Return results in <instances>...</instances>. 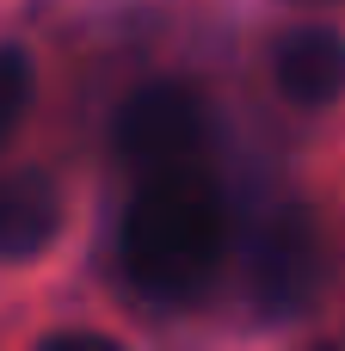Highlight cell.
<instances>
[{"label": "cell", "instance_id": "obj_2", "mask_svg": "<svg viewBox=\"0 0 345 351\" xmlns=\"http://www.w3.org/2000/svg\"><path fill=\"white\" fill-rule=\"evenodd\" d=\"M117 160L142 179L173 173V167H198V142H204V99L185 80H154L142 93H130V105L117 111Z\"/></svg>", "mask_w": 345, "mask_h": 351}, {"label": "cell", "instance_id": "obj_7", "mask_svg": "<svg viewBox=\"0 0 345 351\" xmlns=\"http://www.w3.org/2000/svg\"><path fill=\"white\" fill-rule=\"evenodd\" d=\"M68 346H80V351H117V339H105V333H49V339H43V351H68Z\"/></svg>", "mask_w": 345, "mask_h": 351}, {"label": "cell", "instance_id": "obj_3", "mask_svg": "<svg viewBox=\"0 0 345 351\" xmlns=\"http://www.w3.org/2000/svg\"><path fill=\"white\" fill-rule=\"evenodd\" d=\"M321 278H327V234H321V222L302 204L278 210L253 234V253H247V284H253L259 308L265 315H296V308L315 302Z\"/></svg>", "mask_w": 345, "mask_h": 351}, {"label": "cell", "instance_id": "obj_5", "mask_svg": "<svg viewBox=\"0 0 345 351\" xmlns=\"http://www.w3.org/2000/svg\"><path fill=\"white\" fill-rule=\"evenodd\" d=\"M62 234V191L49 173L19 167L0 179V265H25L37 259L49 241Z\"/></svg>", "mask_w": 345, "mask_h": 351}, {"label": "cell", "instance_id": "obj_1", "mask_svg": "<svg viewBox=\"0 0 345 351\" xmlns=\"http://www.w3.org/2000/svg\"><path fill=\"white\" fill-rule=\"evenodd\" d=\"M228 247V204L216 179L198 167H173L142 179L130 216H123V271L148 296H185L198 290Z\"/></svg>", "mask_w": 345, "mask_h": 351}, {"label": "cell", "instance_id": "obj_8", "mask_svg": "<svg viewBox=\"0 0 345 351\" xmlns=\"http://www.w3.org/2000/svg\"><path fill=\"white\" fill-rule=\"evenodd\" d=\"M290 6H321V0H290Z\"/></svg>", "mask_w": 345, "mask_h": 351}, {"label": "cell", "instance_id": "obj_6", "mask_svg": "<svg viewBox=\"0 0 345 351\" xmlns=\"http://www.w3.org/2000/svg\"><path fill=\"white\" fill-rule=\"evenodd\" d=\"M25 105H31V62L25 49H0V142L19 130Z\"/></svg>", "mask_w": 345, "mask_h": 351}, {"label": "cell", "instance_id": "obj_4", "mask_svg": "<svg viewBox=\"0 0 345 351\" xmlns=\"http://www.w3.org/2000/svg\"><path fill=\"white\" fill-rule=\"evenodd\" d=\"M272 74H278V93L302 111H327L345 93V37L333 25H296L278 37V56H272Z\"/></svg>", "mask_w": 345, "mask_h": 351}]
</instances>
